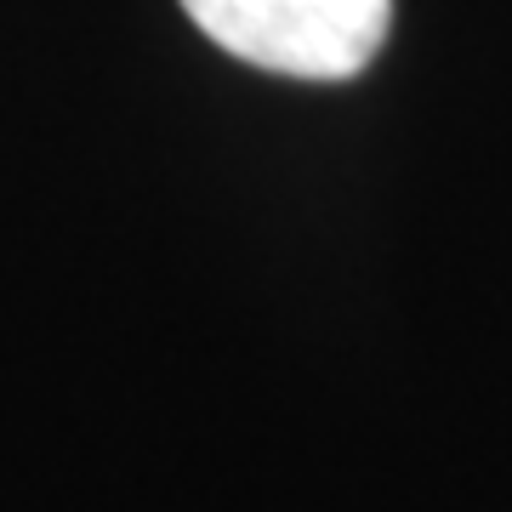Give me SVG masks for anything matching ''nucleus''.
<instances>
[{
    "label": "nucleus",
    "instance_id": "nucleus-1",
    "mask_svg": "<svg viewBox=\"0 0 512 512\" xmlns=\"http://www.w3.org/2000/svg\"><path fill=\"white\" fill-rule=\"evenodd\" d=\"M211 46L291 80H353L387 40L393 0H183Z\"/></svg>",
    "mask_w": 512,
    "mask_h": 512
}]
</instances>
